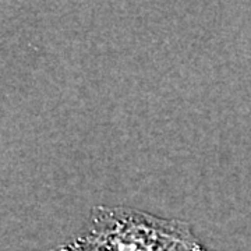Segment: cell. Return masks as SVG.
<instances>
[{
    "mask_svg": "<svg viewBox=\"0 0 251 251\" xmlns=\"http://www.w3.org/2000/svg\"><path fill=\"white\" fill-rule=\"evenodd\" d=\"M168 251H205V249L201 246V243L198 242L197 237L194 236L191 239L176 243Z\"/></svg>",
    "mask_w": 251,
    "mask_h": 251,
    "instance_id": "7a4b0ae2",
    "label": "cell"
},
{
    "mask_svg": "<svg viewBox=\"0 0 251 251\" xmlns=\"http://www.w3.org/2000/svg\"><path fill=\"white\" fill-rule=\"evenodd\" d=\"M48 251H69V250H66V249H54V250H48Z\"/></svg>",
    "mask_w": 251,
    "mask_h": 251,
    "instance_id": "3957f363",
    "label": "cell"
},
{
    "mask_svg": "<svg viewBox=\"0 0 251 251\" xmlns=\"http://www.w3.org/2000/svg\"><path fill=\"white\" fill-rule=\"evenodd\" d=\"M205 251H208V250H205Z\"/></svg>",
    "mask_w": 251,
    "mask_h": 251,
    "instance_id": "277c9868",
    "label": "cell"
},
{
    "mask_svg": "<svg viewBox=\"0 0 251 251\" xmlns=\"http://www.w3.org/2000/svg\"><path fill=\"white\" fill-rule=\"evenodd\" d=\"M194 237L187 222L165 219L131 206L98 205L82 239L99 251H168Z\"/></svg>",
    "mask_w": 251,
    "mask_h": 251,
    "instance_id": "6da1fadb",
    "label": "cell"
}]
</instances>
